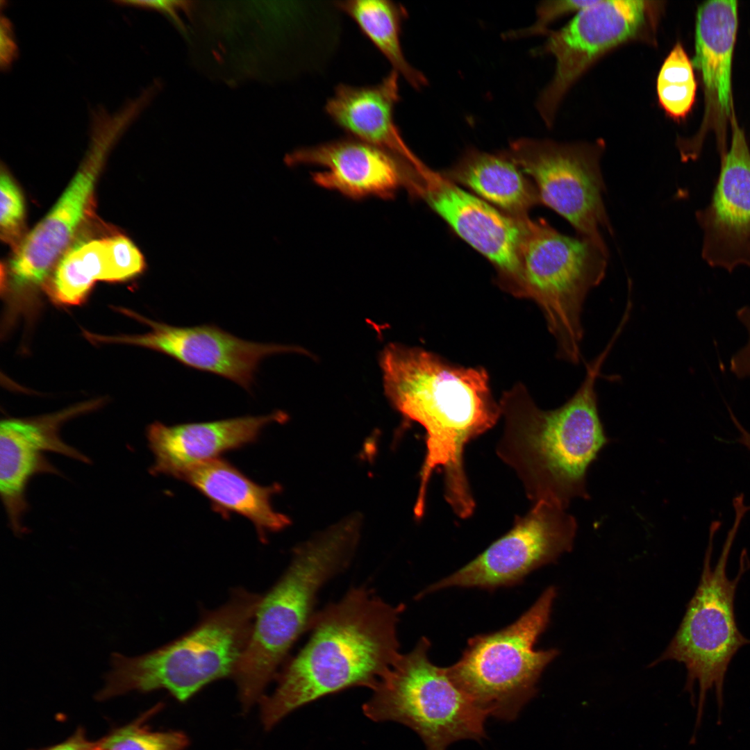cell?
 <instances>
[{
    "mask_svg": "<svg viewBox=\"0 0 750 750\" xmlns=\"http://www.w3.org/2000/svg\"><path fill=\"white\" fill-rule=\"evenodd\" d=\"M386 395L405 417L426 433V454L414 506L423 516L432 474H442L444 495L461 519L476 506L464 465L467 444L491 428L501 415L481 368L458 367L418 348L388 345L381 359Z\"/></svg>",
    "mask_w": 750,
    "mask_h": 750,
    "instance_id": "6da1fadb",
    "label": "cell"
},
{
    "mask_svg": "<svg viewBox=\"0 0 750 750\" xmlns=\"http://www.w3.org/2000/svg\"><path fill=\"white\" fill-rule=\"evenodd\" d=\"M404 609L360 586L316 612L308 642L258 703L263 728L324 696L353 687L373 690L401 655L397 626Z\"/></svg>",
    "mask_w": 750,
    "mask_h": 750,
    "instance_id": "7a4b0ae2",
    "label": "cell"
},
{
    "mask_svg": "<svg viewBox=\"0 0 750 750\" xmlns=\"http://www.w3.org/2000/svg\"><path fill=\"white\" fill-rule=\"evenodd\" d=\"M615 340L586 365L585 378L560 407L538 408L528 397H505V424L496 451L517 474L533 503L566 509L576 498L588 499L586 475L608 443L599 414L596 382Z\"/></svg>",
    "mask_w": 750,
    "mask_h": 750,
    "instance_id": "3957f363",
    "label": "cell"
},
{
    "mask_svg": "<svg viewBox=\"0 0 750 750\" xmlns=\"http://www.w3.org/2000/svg\"><path fill=\"white\" fill-rule=\"evenodd\" d=\"M358 541L345 526L329 528L297 548L282 576L262 596L232 677L243 714L258 703L292 645L309 629L319 590L347 567Z\"/></svg>",
    "mask_w": 750,
    "mask_h": 750,
    "instance_id": "277c9868",
    "label": "cell"
},
{
    "mask_svg": "<svg viewBox=\"0 0 750 750\" xmlns=\"http://www.w3.org/2000/svg\"><path fill=\"white\" fill-rule=\"evenodd\" d=\"M261 599L244 589L234 590L226 603L207 612L176 640L138 656L113 653L97 699L165 690L185 702L210 683L232 678Z\"/></svg>",
    "mask_w": 750,
    "mask_h": 750,
    "instance_id": "5b68a950",
    "label": "cell"
},
{
    "mask_svg": "<svg viewBox=\"0 0 750 750\" xmlns=\"http://www.w3.org/2000/svg\"><path fill=\"white\" fill-rule=\"evenodd\" d=\"M734 510V523L714 567L711 564L713 539L720 523L716 521L711 524L698 586L676 634L665 651L651 665L674 660L685 665V690L693 695L694 687H698L696 728L701 724L710 691L714 690L719 710L722 708L724 680L730 662L741 647L750 644V640L738 627L734 605L738 585L750 567L746 550L741 553L736 576L731 579L726 573L731 547L747 512L742 506H735Z\"/></svg>",
    "mask_w": 750,
    "mask_h": 750,
    "instance_id": "8992f818",
    "label": "cell"
},
{
    "mask_svg": "<svg viewBox=\"0 0 750 750\" xmlns=\"http://www.w3.org/2000/svg\"><path fill=\"white\" fill-rule=\"evenodd\" d=\"M556 597L557 589L549 586L512 624L469 638L460 659L445 667L451 680L488 716L515 719L558 656L556 649H535L549 626Z\"/></svg>",
    "mask_w": 750,
    "mask_h": 750,
    "instance_id": "52a82bcc",
    "label": "cell"
},
{
    "mask_svg": "<svg viewBox=\"0 0 750 750\" xmlns=\"http://www.w3.org/2000/svg\"><path fill=\"white\" fill-rule=\"evenodd\" d=\"M607 247L566 235L544 219H522L518 290L542 307L560 358L572 364L581 358V317L586 297L604 278Z\"/></svg>",
    "mask_w": 750,
    "mask_h": 750,
    "instance_id": "ba28073f",
    "label": "cell"
},
{
    "mask_svg": "<svg viewBox=\"0 0 750 750\" xmlns=\"http://www.w3.org/2000/svg\"><path fill=\"white\" fill-rule=\"evenodd\" d=\"M431 642L422 637L398 659L363 705L370 719L394 722L413 730L426 750H447L462 740L486 737L488 715L460 690L445 667L429 659Z\"/></svg>",
    "mask_w": 750,
    "mask_h": 750,
    "instance_id": "9c48e42d",
    "label": "cell"
},
{
    "mask_svg": "<svg viewBox=\"0 0 750 750\" xmlns=\"http://www.w3.org/2000/svg\"><path fill=\"white\" fill-rule=\"evenodd\" d=\"M603 149L601 141L569 144L520 138L504 152L533 178L540 203L565 218L577 235L606 247L599 228L610 234L612 229L603 201Z\"/></svg>",
    "mask_w": 750,
    "mask_h": 750,
    "instance_id": "30bf717a",
    "label": "cell"
},
{
    "mask_svg": "<svg viewBox=\"0 0 750 750\" xmlns=\"http://www.w3.org/2000/svg\"><path fill=\"white\" fill-rule=\"evenodd\" d=\"M655 1H596L576 13L563 27L549 31L547 39L532 55H551L555 72L540 93L535 108L547 127L553 124L558 108L572 84L603 53L655 30Z\"/></svg>",
    "mask_w": 750,
    "mask_h": 750,
    "instance_id": "8fae6325",
    "label": "cell"
},
{
    "mask_svg": "<svg viewBox=\"0 0 750 750\" xmlns=\"http://www.w3.org/2000/svg\"><path fill=\"white\" fill-rule=\"evenodd\" d=\"M556 505L540 501L515 518L512 527L472 560L416 597L451 588L494 590L517 585L533 571L572 551L575 518Z\"/></svg>",
    "mask_w": 750,
    "mask_h": 750,
    "instance_id": "7c38bea8",
    "label": "cell"
},
{
    "mask_svg": "<svg viewBox=\"0 0 750 750\" xmlns=\"http://www.w3.org/2000/svg\"><path fill=\"white\" fill-rule=\"evenodd\" d=\"M90 144L82 165L47 215L17 248L10 265L18 288L42 283L63 255L93 206L94 186L106 158L126 130L119 117L105 112L90 117Z\"/></svg>",
    "mask_w": 750,
    "mask_h": 750,
    "instance_id": "4fadbf2b",
    "label": "cell"
},
{
    "mask_svg": "<svg viewBox=\"0 0 750 750\" xmlns=\"http://www.w3.org/2000/svg\"><path fill=\"white\" fill-rule=\"evenodd\" d=\"M411 182L408 190L412 195L424 199L460 238L518 285L523 218L499 211L424 162L415 169Z\"/></svg>",
    "mask_w": 750,
    "mask_h": 750,
    "instance_id": "5bb4252c",
    "label": "cell"
},
{
    "mask_svg": "<svg viewBox=\"0 0 750 750\" xmlns=\"http://www.w3.org/2000/svg\"><path fill=\"white\" fill-rule=\"evenodd\" d=\"M695 216L703 233L701 256L708 265L730 273L750 267V149L735 117L710 203Z\"/></svg>",
    "mask_w": 750,
    "mask_h": 750,
    "instance_id": "9a60e30c",
    "label": "cell"
},
{
    "mask_svg": "<svg viewBox=\"0 0 750 750\" xmlns=\"http://www.w3.org/2000/svg\"><path fill=\"white\" fill-rule=\"evenodd\" d=\"M142 319L151 331L123 340L159 351L186 367L231 380L248 391L264 358L280 353H305L298 347L245 340L212 324L181 327Z\"/></svg>",
    "mask_w": 750,
    "mask_h": 750,
    "instance_id": "2e32d148",
    "label": "cell"
},
{
    "mask_svg": "<svg viewBox=\"0 0 750 750\" xmlns=\"http://www.w3.org/2000/svg\"><path fill=\"white\" fill-rule=\"evenodd\" d=\"M83 411L78 408L33 419H6L0 426V494L9 526L17 536L28 532L24 517L28 509L26 490L39 474H60L46 458L53 452L90 463V460L63 441V422Z\"/></svg>",
    "mask_w": 750,
    "mask_h": 750,
    "instance_id": "e0dca14e",
    "label": "cell"
},
{
    "mask_svg": "<svg viewBox=\"0 0 750 750\" xmlns=\"http://www.w3.org/2000/svg\"><path fill=\"white\" fill-rule=\"evenodd\" d=\"M292 164L316 165L311 174L317 185L352 199H390L406 188L412 164L374 144L352 137L300 148L289 156Z\"/></svg>",
    "mask_w": 750,
    "mask_h": 750,
    "instance_id": "ac0fdd59",
    "label": "cell"
},
{
    "mask_svg": "<svg viewBox=\"0 0 750 750\" xmlns=\"http://www.w3.org/2000/svg\"><path fill=\"white\" fill-rule=\"evenodd\" d=\"M287 419L284 412L276 411L267 415L172 426L153 422L147 428L148 444L154 457L149 472L176 478L193 466L254 443L265 426Z\"/></svg>",
    "mask_w": 750,
    "mask_h": 750,
    "instance_id": "d6986e66",
    "label": "cell"
},
{
    "mask_svg": "<svg viewBox=\"0 0 750 750\" xmlns=\"http://www.w3.org/2000/svg\"><path fill=\"white\" fill-rule=\"evenodd\" d=\"M399 76L392 69L375 85L340 83L324 108L332 121L350 137L415 164L420 159L407 145L394 121L395 106L400 99Z\"/></svg>",
    "mask_w": 750,
    "mask_h": 750,
    "instance_id": "ffe728a7",
    "label": "cell"
},
{
    "mask_svg": "<svg viewBox=\"0 0 750 750\" xmlns=\"http://www.w3.org/2000/svg\"><path fill=\"white\" fill-rule=\"evenodd\" d=\"M176 478L197 490L223 517L236 513L247 518L262 542L267 533L280 531L290 524L289 517L276 512L271 503L272 497L281 489L278 485L261 486L224 458L193 466Z\"/></svg>",
    "mask_w": 750,
    "mask_h": 750,
    "instance_id": "44dd1931",
    "label": "cell"
},
{
    "mask_svg": "<svg viewBox=\"0 0 750 750\" xmlns=\"http://www.w3.org/2000/svg\"><path fill=\"white\" fill-rule=\"evenodd\" d=\"M144 268L142 253L125 236L80 242L60 258L50 294L60 303L78 304L97 281H123L135 276Z\"/></svg>",
    "mask_w": 750,
    "mask_h": 750,
    "instance_id": "7402d4cb",
    "label": "cell"
},
{
    "mask_svg": "<svg viewBox=\"0 0 750 750\" xmlns=\"http://www.w3.org/2000/svg\"><path fill=\"white\" fill-rule=\"evenodd\" d=\"M738 29V2L705 1L698 7L693 66L700 72L707 96L723 115H731V67Z\"/></svg>",
    "mask_w": 750,
    "mask_h": 750,
    "instance_id": "603a6c76",
    "label": "cell"
},
{
    "mask_svg": "<svg viewBox=\"0 0 750 750\" xmlns=\"http://www.w3.org/2000/svg\"><path fill=\"white\" fill-rule=\"evenodd\" d=\"M447 177L515 218L527 217L529 210L540 203L535 185L504 151L490 153L468 149Z\"/></svg>",
    "mask_w": 750,
    "mask_h": 750,
    "instance_id": "cb8c5ba5",
    "label": "cell"
},
{
    "mask_svg": "<svg viewBox=\"0 0 750 750\" xmlns=\"http://www.w3.org/2000/svg\"><path fill=\"white\" fill-rule=\"evenodd\" d=\"M334 5L351 17L412 88L427 86L426 76L406 60L401 44V25L407 17L406 8L390 0H347Z\"/></svg>",
    "mask_w": 750,
    "mask_h": 750,
    "instance_id": "d4e9b609",
    "label": "cell"
},
{
    "mask_svg": "<svg viewBox=\"0 0 750 750\" xmlns=\"http://www.w3.org/2000/svg\"><path fill=\"white\" fill-rule=\"evenodd\" d=\"M692 62L677 42L664 60L657 78L658 101L674 119L685 118L695 101L697 82Z\"/></svg>",
    "mask_w": 750,
    "mask_h": 750,
    "instance_id": "484cf974",
    "label": "cell"
},
{
    "mask_svg": "<svg viewBox=\"0 0 750 750\" xmlns=\"http://www.w3.org/2000/svg\"><path fill=\"white\" fill-rule=\"evenodd\" d=\"M161 706L157 705L133 722L112 729L99 740V750H186L190 740L183 731H154L147 724Z\"/></svg>",
    "mask_w": 750,
    "mask_h": 750,
    "instance_id": "4316f807",
    "label": "cell"
},
{
    "mask_svg": "<svg viewBox=\"0 0 750 750\" xmlns=\"http://www.w3.org/2000/svg\"><path fill=\"white\" fill-rule=\"evenodd\" d=\"M596 0L545 1L536 8V19L533 24L524 28L510 29L502 34L506 40H516L536 35H547L549 26L557 19L572 12H578L593 4Z\"/></svg>",
    "mask_w": 750,
    "mask_h": 750,
    "instance_id": "83f0119b",
    "label": "cell"
},
{
    "mask_svg": "<svg viewBox=\"0 0 750 750\" xmlns=\"http://www.w3.org/2000/svg\"><path fill=\"white\" fill-rule=\"evenodd\" d=\"M0 226L1 238L6 242L14 241L23 228L24 204L19 188L10 176L1 171Z\"/></svg>",
    "mask_w": 750,
    "mask_h": 750,
    "instance_id": "f1b7e54d",
    "label": "cell"
},
{
    "mask_svg": "<svg viewBox=\"0 0 750 750\" xmlns=\"http://www.w3.org/2000/svg\"><path fill=\"white\" fill-rule=\"evenodd\" d=\"M736 316L747 330V344L731 358L730 369L738 378L750 376V306H743L736 312Z\"/></svg>",
    "mask_w": 750,
    "mask_h": 750,
    "instance_id": "f546056e",
    "label": "cell"
},
{
    "mask_svg": "<svg viewBox=\"0 0 750 750\" xmlns=\"http://www.w3.org/2000/svg\"><path fill=\"white\" fill-rule=\"evenodd\" d=\"M116 3L123 6H133L145 9L153 10L167 15L171 18L178 27L184 30V25L178 14L180 10H188L190 6V2L183 1H117Z\"/></svg>",
    "mask_w": 750,
    "mask_h": 750,
    "instance_id": "4dcf8cb0",
    "label": "cell"
},
{
    "mask_svg": "<svg viewBox=\"0 0 750 750\" xmlns=\"http://www.w3.org/2000/svg\"><path fill=\"white\" fill-rule=\"evenodd\" d=\"M18 56V46L15 37L12 24L5 16L1 17L0 24V65L2 71H7Z\"/></svg>",
    "mask_w": 750,
    "mask_h": 750,
    "instance_id": "1f68e13d",
    "label": "cell"
},
{
    "mask_svg": "<svg viewBox=\"0 0 750 750\" xmlns=\"http://www.w3.org/2000/svg\"><path fill=\"white\" fill-rule=\"evenodd\" d=\"M98 740L89 739L83 728H77L64 741L38 750H99Z\"/></svg>",
    "mask_w": 750,
    "mask_h": 750,
    "instance_id": "d6a6232c",
    "label": "cell"
},
{
    "mask_svg": "<svg viewBox=\"0 0 750 750\" xmlns=\"http://www.w3.org/2000/svg\"><path fill=\"white\" fill-rule=\"evenodd\" d=\"M732 421L740 433L738 442L750 451V433L744 428L737 418H733Z\"/></svg>",
    "mask_w": 750,
    "mask_h": 750,
    "instance_id": "836d02e7",
    "label": "cell"
}]
</instances>
